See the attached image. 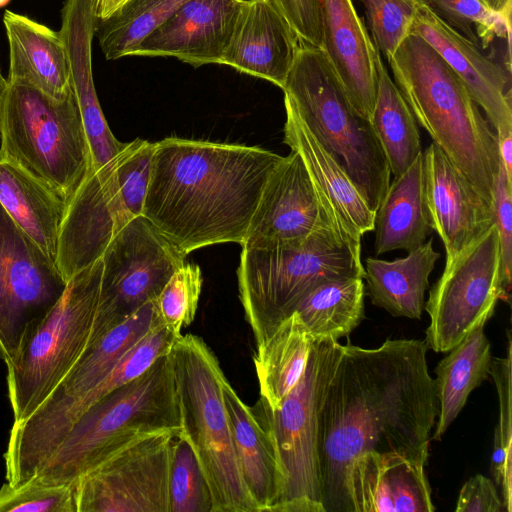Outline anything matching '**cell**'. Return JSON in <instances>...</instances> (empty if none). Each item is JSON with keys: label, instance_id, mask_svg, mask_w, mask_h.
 Listing matches in <instances>:
<instances>
[{"label": "cell", "instance_id": "6da1fadb", "mask_svg": "<svg viewBox=\"0 0 512 512\" xmlns=\"http://www.w3.org/2000/svg\"><path fill=\"white\" fill-rule=\"evenodd\" d=\"M423 340L377 348L342 345L319 417L318 467L325 512H349L354 462L369 453L427 463L438 404Z\"/></svg>", "mask_w": 512, "mask_h": 512}, {"label": "cell", "instance_id": "7a4b0ae2", "mask_svg": "<svg viewBox=\"0 0 512 512\" xmlns=\"http://www.w3.org/2000/svg\"><path fill=\"white\" fill-rule=\"evenodd\" d=\"M281 158L257 146L162 139L155 142L142 215L186 255L215 244L242 245Z\"/></svg>", "mask_w": 512, "mask_h": 512}, {"label": "cell", "instance_id": "3957f363", "mask_svg": "<svg viewBox=\"0 0 512 512\" xmlns=\"http://www.w3.org/2000/svg\"><path fill=\"white\" fill-rule=\"evenodd\" d=\"M387 61L417 124L492 205L500 166L498 140L462 81L429 43L413 33Z\"/></svg>", "mask_w": 512, "mask_h": 512}, {"label": "cell", "instance_id": "277c9868", "mask_svg": "<svg viewBox=\"0 0 512 512\" xmlns=\"http://www.w3.org/2000/svg\"><path fill=\"white\" fill-rule=\"evenodd\" d=\"M159 431L181 432L169 354L91 405L31 478L49 485L74 486L121 448Z\"/></svg>", "mask_w": 512, "mask_h": 512}, {"label": "cell", "instance_id": "5b68a950", "mask_svg": "<svg viewBox=\"0 0 512 512\" xmlns=\"http://www.w3.org/2000/svg\"><path fill=\"white\" fill-rule=\"evenodd\" d=\"M182 436L191 446L208 483L213 512H257L243 480L222 384L220 363L202 338L181 335L169 352Z\"/></svg>", "mask_w": 512, "mask_h": 512}, {"label": "cell", "instance_id": "8992f818", "mask_svg": "<svg viewBox=\"0 0 512 512\" xmlns=\"http://www.w3.org/2000/svg\"><path fill=\"white\" fill-rule=\"evenodd\" d=\"M282 90L376 212L391 182L390 168L370 121L352 106L324 51L300 42Z\"/></svg>", "mask_w": 512, "mask_h": 512}, {"label": "cell", "instance_id": "52a82bcc", "mask_svg": "<svg viewBox=\"0 0 512 512\" xmlns=\"http://www.w3.org/2000/svg\"><path fill=\"white\" fill-rule=\"evenodd\" d=\"M239 298L260 345L318 285L348 277L364 279L361 253L333 229L270 249L242 246L237 270Z\"/></svg>", "mask_w": 512, "mask_h": 512}, {"label": "cell", "instance_id": "ba28073f", "mask_svg": "<svg viewBox=\"0 0 512 512\" xmlns=\"http://www.w3.org/2000/svg\"><path fill=\"white\" fill-rule=\"evenodd\" d=\"M102 257L73 275L55 305L24 335L7 368L13 424L29 418L95 341Z\"/></svg>", "mask_w": 512, "mask_h": 512}, {"label": "cell", "instance_id": "9c48e42d", "mask_svg": "<svg viewBox=\"0 0 512 512\" xmlns=\"http://www.w3.org/2000/svg\"><path fill=\"white\" fill-rule=\"evenodd\" d=\"M0 155L68 205L92 171L91 153L74 92L64 99L9 83L0 114Z\"/></svg>", "mask_w": 512, "mask_h": 512}, {"label": "cell", "instance_id": "30bf717a", "mask_svg": "<svg viewBox=\"0 0 512 512\" xmlns=\"http://www.w3.org/2000/svg\"><path fill=\"white\" fill-rule=\"evenodd\" d=\"M336 340L314 341L305 371L279 407L261 397L252 407L268 433L283 475L269 512H325L320 497L318 429L321 406L341 355Z\"/></svg>", "mask_w": 512, "mask_h": 512}, {"label": "cell", "instance_id": "8fae6325", "mask_svg": "<svg viewBox=\"0 0 512 512\" xmlns=\"http://www.w3.org/2000/svg\"><path fill=\"white\" fill-rule=\"evenodd\" d=\"M499 300L504 301L500 243L493 223L445 263L424 304L430 323L425 343L447 352L479 325H485Z\"/></svg>", "mask_w": 512, "mask_h": 512}, {"label": "cell", "instance_id": "7c38bea8", "mask_svg": "<svg viewBox=\"0 0 512 512\" xmlns=\"http://www.w3.org/2000/svg\"><path fill=\"white\" fill-rule=\"evenodd\" d=\"M186 256L143 215L129 221L102 255L95 340L155 300Z\"/></svg>", "mask_w": 512, "mask_h": 512}, {"label": "cell", "instance_id": "4fadbf2b", "mask_svg": "<svg viewBox=\"0 0 512 512\" xmlns=\"http://www.w3.org/2000/svg\"><path fill=\"white\" fill-rule=\"evenodd\" d=\"M177 434H146L105 459L73 486L76 512H170L169 467Z\"/></svg>", "mask_w": 512, "mask_h": 512}, {"label": "cell", "instance_id": "5bb4252c", "mask_svg": "<svg viewBox=\"0 0 512 512\" xmlns=\"http://www.w3.org/2000/svg\"><path fill=\"white\" fill-rule=\"evenodd\" d=\"M67 282L56 263L0 204V358L12 362L28 329L44 317Z\"/></svg>", "mask_w": 512, "mask_h": 512}, {"label": "cell", "instance_id": "9a60e30c", "mask_svg": "<svg viewBox=\"0 0 512 512\" xmlns=\"http://www.w3.org/2000/svg\"><path fill=\"white\" fill-rule=\"evenodd\" d=\"M323 229L335 230L300 155L291 150L268 175L241 246L293 245Z\"/></svg>", "mask_w": 512, "mask_h": 512}, {"label": "cell", "instance_id": "2e32d148", "mask_svg": "<svg viewBox=\"0 0 512 512\" xmlns=\"http://www.w3.org/2000/svg\"><path fill=\"white\" fill-rule=\"evenodd\" d=\"M133 218L120 191L113 157L91 171L67 205L56 257L65 281L101 258Z\"/></svg>", "mask_w": 512, "mask_h": 512}, {"label": "cell", "instance_id": "e0dca14e", "mask_svg": "<svg viewBox=\"0 0 512 512\" xmlns=\"http://www.w3.org/2000/svg\"><path fill=\"white\" fill-rule=\"evenodd\" d=\"M411 33L423 38L448 63L496 135L512 132L509 69L483 55L478 45L446 24L424 0H419Z\"/></svg>", "mask_w": 512, "mask_h": 512}, {"label": "cell", "instance_id": "ac0fdd59", "mask_svg": "<svg viewBox=\"0 0 512 512\" xmlns=\"http://www.w3.org/2000/svg\"><path fill=\"white\" fill-rule=\"evenodd\" d=\"M284 104V142L300 155L338 235L361 253V238L373 231L375 212L285 97Z\"/></svg>", "mask_w": 512, "mask_h": 512}, {"label": "cell", "instance_id": "d6986e66", "mask_svg": "<svg viewBox=\"0 0 512 512\" xmlns=\"http://www.w3.org/2000/svg\"><path fill=\"white\" fill-rule=\"evenodd\" d=\"M423 154L427 206L449 263L494 223L492 205L436 143Z\"/></svg>", "mask_w": 512, "mask_h": 512}, {"label": "cell", "instance_id": "ffe728a7", "mask_svg": "<svg viewBox=\"0 0 512 512\" xmlns=\"http://www.w3.org/2000/svg\"><path fill=\"white\" fill-rule=\"evenodd\" d=\"M245 0H189L147 35L132 56L174 57L194 68L221 64Z\"/></svg>", "mask_w": 512, "mask_h": 512}, {"label": "cell", "instance_id": "44dd1931", "mask_svg": "<svg viewBox=\"0 0 512 512\" xmlns=\"http://www.w3.org/2000/svg\"><path fill=\"white\" fill-rule=\"evenodd\" d=\"M300 42L271 0H245L221 64L282 89Z\"/></svg>", "mask_w": 512, "mask_h": 512}, {"label": "cell", "instance_id": "7402d4cb", "mask_svg": "<svg viewBox=\"0 0 512 512\" xmlns=\"http://www.w3.org/2000/svg\"><path fill=\"white\" fill-rule=\"evenodd\" d=\"M322 47L355 110L371 119L377 94L376 46L352 0H319Z\"/></svg>", "mask_w": 512, "mask_h": 512}, {"label": "cell", "instance_id": "603a6c76", "mask_svg": "<svg viewBox=\"0 0 512 512\" xmlns=\"http://www.w3.org/2000/svg\"><path fill=\"white\" fill-rule=\"evenodd\" d=\"M96 21L95 0H66L58 31L68 57L71 86L88 140L92 170L111 160L126 144L111 132L94 85L92 41Z\"/></svg>", "mask_w": 512, "mask_h": 512}, {"label": "cell", "instance_id": "cb8c5ba5", "mask_svg": "<svg viewBox=\"0 0 512 512\" xmlns=\"http://www.w3.org/2000/svg\"><path fill=\"white\" fill-rule=\"evenodd\" d=\"M425 465L398 454L359 457L349 478V512L434 511Z\"/></svg>", "mask_w": 512, "mask_h": 512}, {"label": "cell", "instance_id": "d4e9b609", "mask_svg": "<svg viewBox=\"0 0 512 512\" xmlns=\"http://www.w3.org/2000/svg\"><path fill=\"white\" fill-rule=\"evenodd\" d=\"M3 24L9 44L8 82L31 86L55 99L72 94L68 57L59 32L9 10Z\"/></svg>", "mask_w": 512, "mask_h": 512}, {"label": "cell", "instance_id": "484cf974", "mask_svg": "<svg viewBox=\"0 0 512 512\" xmlns=\"http://www.w3.org/2000/svg\"><path fill=\"white\" fill-rule=\"evenodd\" d=\"M222 392L243 480L257 512H268L280 499L284 486L272 441L252 407L241 400L227 378Z\"/></svg>", "mask_w": 512, "mask_h": 512}, {"label": "cell", "instance_id": "4316f807", "mask_svg": "<svg viewBox=\"0 0 512 512\" xmlns=\"http://www.w3.org/2000/svg\"><path fill=\"white\" fill-rule=\"evenodd\" d=\"M373 230L376 256L394 250L409 252L434 231L426 201L423 151L390 182L375 212Z\"/></svg>", "mask_w": 512, "mask_h": 512}, {"label": "cell", "instance_id": "83f0119b", "mask_svg": "<svg viewBox=\"0 0 512 512\" xmlns=\"http://www.w3.org/2000/svg\"><path fill=\"white\" fill-rule=\"evenodd\" d=\"M0 204L12 220L56 263L67 204L18 165L0 155Z\"/></svg>", "mask_w": 512, "mask_h": 512}, {"label": "cell", "instance_id": "f1b7e54d", "mask_svg": "<svg viewBox=\"0 0 512 512\" xmlns=\"http://www.w3.org/2000/svg\"><path fill=\"white\" fill-rule=\"evenodd\" d=\"M439 257L433 247V238L402 258L383 260L367 257L364 279L371 302L392 316L420 319L429 276Z\"/></svg>", "mask_w": 512, "mask_h": 512}, {"label": "cell", "instance_id": "f546056e", "mask_svg": "<svg viewBox=\"0 0 512 512\" xmlns=\"http://www.w3.org/2000/svg\"><path fill=\"white\" fill-rule=\"evenodd\" d=\"M436 366L437 419L431 440L440 441L464 408L470 393L490 375V342L484 325L477 326Z\"/></svg>", "mask_w": 512, "mask_h": 512}, {"label": "cell", "instance_id": "4dcf8cb0", "mask_svg": "<svg viewBox=\"0 0 512 512\" xmlns=\"http://www.w3.org/2000/svg\"><path fill=\"white\" fill-rule=\"evenodd\" d=\"M313 339L296 312L256 346L254 365L260 397L277 408L301 379Z\"/></svg>", "mask_w": 512, "mask_h": 512}, {"label": "cell", "instance_id": "1f68e13d", "mask_svg": "<svg viewBox=\"0 0 512 512\" xmlns=\"http://www.w3.org/2000/svg\"><path fill=\"white\" fill-rule=\"evenodd\" d=\"M377 94L371 126L394 178L422 153L418 124L376 47Z\"/></svg>", "mask_w": 512, "mask_h": 512}, {"label": "cell", "instance_id": "d6a6232c", "mask_svg": "<svg viewBox=\"0 0 512 512\" xmlns=\"http://www.w3.org/2000/svg\"><path fill=\"white\" fill-rule=\"evenodd\" d=\"M361 277L322 283L297 305L298 314L313 341L347 336L364 317L365 286Z\"/></svg>", "mask_w": 512, "mask_h": 512}, {"label": "cell", "instance_id": "836d02e7", "mask_svg": "<svg viewBox=\"0 0 512 512\" xmlns=\"http://www.w3.org/2000/svg\"><path fill=\"white\" fill-rule=\"evenodd\" d=\"M180 336L173 333L162 323L153 327L124 354L116 365L92 389L85 393L69 409L53 437L48 457L60 444L77 419L91 405L115 389L139 377L160 357L169 354L174 342Z\"/></svg>", "mask_w": 512, "mask_h": 512}, {"label": "cell", "instance_id": "e575fe53", "mask_svg": "<svg viewBox=\"0 0 512 512\" xmlns=\"http://www.w3.org/2000/svg\"><path fill=\"white\" fill-rule=\"evenodd\" d=\"M189 0H128L105 19L95 36L107 60L132 56L142 40Z\"/></svg>", "mask_w": 512, "mask_h": 512}, {"label": "cell", "instance_id": "d590c367", "mask_svg": "<svg viewBox=\"0 0 512 512\" xmlns=\"http://www.w3.org/2000/svg\"><path fill=\"white\" fill-rule=\"evenodd\" d=\"M511 335L508 332L507 355L491 359L492 376L499 401V419L494 432L491 473L500 489L506 512H511L512 492V406H511Z\"/></svg>", "mask_w": 512, "mask_h": 512}, {"label": "cell", "instance_id": "8d00e7d4", "mask_svg": "<svg viewBox=\"0 0 512 512\" xmlns=\"http://www.w3.org/2000/svg\"><path fill=\"white\" fill-rule=\"evenodd\" d=\"M446 24L476 45L486 47L494 38L504 39L511 52V21L484 0H424Z\"/></svg>", "mask_w": 512, "mask_h": 512}, {"label": "cell", "instance_id": "74e56055", "mask_svg": "<svg viewBox=\"0 0 512 512\" xmlns=\"http://www.w3.org/2000/svg\"><path fill=\"white\" fill-rule=\"evenodd\" d=\"M170 512H213V500L206 478L190 444L175 436L169 467Z\"/></svg>", "mask_w": 512, "mask_h": 512}, {"label": "cell", "instance_id": "f35d334b", "mask_svg": "<svg viewBox=\"0 0 512 512\" xmlns=\"http://www.w3.org/2000/svg\"><path fill=\"white\" fill-rule=\"evenodd\" d=\"M203 278L197 264L184 263L166 282L155 305L161 323L176 335L189 326L196 315Z\"/></svg>", "mask_w": 512, "mask_h": 512}, {"label": "cell", "instance_id": "ab89813d", "mask_svg": "<svg viewBox=\"0 0 512 512\" xmlns=\"http://www.w3.org/2000/svg\"><path fill=\"white\" fill-rule=\"evenodd\" d=\"M373 43L388 60L411 34L419 0H362Z\"/></svg>", "mask_w": 512, "mask_h": 512}, {"label": "cell", "instance_id": "60d3db41", "mask_svg": "<svg viewBox=\"0 0 512 512\" xmlns=\"http://www.w3.org/2000/svg\"><path fill=\"white\" fill-rule=\"evenodd\" d=\"M155 142L135 139L114 156L116 174L124 202L134 216L143 213L151 178Z\"/></svg>", "mask_w": 512, "mask_h": 512}, {"label": "cell", "instance_id": "b9f144b4", "mask_svg": "<svg viewBox=\"0 0 512 512\" xmlns=\"http://www.w3.org/2000/svg\"><path fill=\"white\" fill-rule=\"evenodd\" d=\"M76 512L74 488L29 479L19 485L0 487V512Z\"/></svg>", "mask_w": 512, "mask_h": 512}, {"label": "cell", "instance_id": "7bdbcfd3", "mask_svg": "<svg viewBox=\"0 0 512 512\" xmlns=\"http://www.w3.org/2000/svg\"><path fill=\"white\" fill-rule=\"evenodd\" d=\"M492 211L497 229L504 288V301L510 302L512 272V182L500 162L492 190Z\"/></svg>", "mask_w": 512, "mask_h": 512}, {"label": "cell", "instance_id": "ee69618b", "mask_svg": "<svg viewBox=\"0 0 512 512\" xmlns=\"http://www.w3.org/2000/svg\"><path fill=\"white\" fill-rule=\"evenodd\" d=\"M289 22L301 42L322 47L319 0H271Z\"/></svg>", "mask_w": 512, "mask_h": 512}, {"label": "cell", "instance_id": "f6af8a7d", "mask_svg": "<svg viewBox=\"0 0 512 512\" xmlns=\"http://www.w3.org/2000/svg\"><path fill=\"white\" fill-rule=\"evenodd\" d=\"M455 511L504 512L505 508L494 481L476 474L462 486Z\"/></svg>", "mask_w": 512, "mask_h": 512}, {"label": "cell", "instance_id": "bcb514c9", "mask_svg": "<svg viewBox=\"0 0 512 512\" xmlns=\"http://www.w3.org/2000/svg\"><path fill=\"white\" fill-rule=\"evenodd\" d=\"M496 136L500 162L503 165L508 180L512 182V132Z\"/></svg>", "mask_w": 512, "mask_h": 512}, {"label": "cell", "instance_id": "7dc6e473", "mask_svg": "<svg viewBox=\"0 0 512 512\" xmlns=\"http://www.w3.org/2000/svg\"><path fill=\"white\" fill-rule=\"evenodd\" d=\"M128 0H95L97 19H105L122 7Z\"/></svg>", "mask_w": 512, "mask_h": 512}, {"label": "cell", "instance_id": "c3c4849f", "mask_svg": "<svg viewBox=\"0 0 512 512\" xmlns=\"http://www.w3.org/2000/svg\"><path fill=\"white\" fill-rule=\"evenodd\" d=\"M494 11L511 21L512 0H484Z\"/></svg>", "mask_w": 512, "mask_h": 512}, {"label": "cell", "instance_id": "681fc988", "mask_svg": "<svg viewBox=\"0 0 512 512\" xmlns=\"http://www.w3.org/2000/svg\"><path fill=\"white\" fill-rule=\"evenodd\" d=\"M8 88V80L2 75L1 69H0V114L2 109L3 100L6 94Z\"/></svg>", "mask_w": 512, "mask_h": 512}, {"label": "cell", "instance_id": "f907efd6", "mask_svg": "<svg viewBox=\"0 0 512 512\" xmlns=\"http://www.w3.org/2000/svg\"><path fill=\"white\" fill-rule=\"evenodd\" d=\"M11 0H0V8L5 7L10 3Z\"/></svg>", "mask_w": 512, "mask_h": 512}]
</instances>
